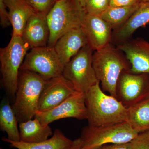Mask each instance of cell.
<instances>
[{
  "label": "cell",
  "instance_id": "cell-6",
  "mask_svg": "<svg viewBox=\"0 0 149 149\" xmlns=\"http://www.w3.org/2000/svg\"><path fill=\"white\" fill-rule=\"evenodd\" d=\"M127 122L106 126L83 128L81 139L83 149H95L106 144L130 143L139 135Z\"/></svg>",
  "mask_w": 149,
  "mask_h": 149
},
{
  "label": "cell",
  "instance_id": "cell-8",
  "mask_svg": "<svg viewBox=\"0 0 149 149\" xmlns=\"http://www.w3.org/2000/svg\"><path fill=\"white\" fill-rule=\"evenodd\" d=\"M63 68L54 47L47 45L31 49L20 70L36 72L47 80L62 74Z\"/></svg>",
  "mask_w": 149,
  "mask_h": 149
},
{
  "label": "cell",
  "instance_id": "cell-13",
  "mask_svg": "<svg viewBox=\"0 0 149 149\" xmlns=\"http://www.w3.org/2000/svg\"><path fill=\"white\" fill-rule=\"evenodd\" d=\"M122 51L130 62V71L149 74V42L139 37L116 46Z\"/></svg>",
  "mask_w": 149,
  "mask_h": 149
},
{
  "label": "cell",
  "instance_id": "cell-21",
  "mask_svg": "<svg viewBox=\"0 0 149 149\" xmlns=\"http://www.w3.org/2000/svg\"><path fill=\"white\" fill-rule=\"evenodd\" d=\"M138 133L149 130V98L127 108L126 121Z\"/></svg>",
  "mask_w": 149,
  "mask_h": 149
},
{
  "label": "cell",
  "instance_id": "cell-26",
  "mask_svg": "<svg viewBox=\"0 0 149 149\" xmlns=\"http://www.w3.org/2000/svg\"><path fill=\"white\" fill-rule=\"evenodd\" d=\"M6 6L4 0H0V18L2 27L5 28L10 25L9 17L8 12L7 10Z\"/></svg>",
  "mask_w": 149,
  "mask_h": 149
},
{
  "label": "cell",
  "instance_id": "cell-9",
  "mask_svg": "<svg viewBox=\"0 0 149 149\" xmlns=\"http://www.w3.org/2000/svg\"><path fill=\"white\" fill-rule=\"evenodd\" d=\"M149 98V74L130 70L120 74L116 86V98L128 108Z\"/></svg>",
  "mask_w": 149,
  "mask_h": 149
},
{
  "label": "cell",
  "instance_id": "cell-22",
  "mask_svg": "<svg viewBox=\"0 0 149 149\" xmlns=\"http://www.w3.org/2000/svg\"><path fill=\"white\" fill-rule=\"evenodd\" d=\"M140 4L127 7H109L100 16L109 24L113 31L125 23L139 8Z\"/></svg>",
  "mask_w": 149,
  "mask_h": 149
},
{
  "label": "cell",
  "instance_id": "cell-19",
  "mask_svg": "<svg viewBox=\"0 0 149 149\" xmlns=\"http://www.w3.org/2000/svg\"><path fill=\"white\" fill-rule=\"evenodd\" d=\"M19 128L20 141L24 143H36L45 141L54 133L49 125H43L35 118L19 123Z\"/></svg>",
  "mask_w": 149,
  "mask_h": 149
},
{
  "label": "cell",
  "instance_id": "cell-30",
  "mask_svg": "<svg viewBox=\"0 0 149 149\" xmlns=\"http://www.w3.org/2000/svg\"><path fill=\"white\" fill-rule=\"evenodd\" d=\"M79 2H80L81 4L83 6V7L84 8V6H85V0H78Z\"/></svg>",
  "mask_w": 149,
  "mask_h": 149
},
{
  "label": "cell",
  "instance_id": "cell-24",
  "mask_svg": "<svg viewBox=\"0 0 149 149\" xmlns=\"http://www.w3.org/2000/svg\"><path fill=\"white\" fill-rule=\"evenodd\" d=\"M35 13L47 15L56 1V0H25Z\"/></svg>",
  "mask_w": 149,
  "mask_h": 149
},
{
  "label": "cell",
  "instance_id": "cell-32",
  "mask_svg": "<svg viewBox=\"0 0 149 149\" xmlns=\"http://www.w3.org/2000/svg\"><path fill=\"white\" fill-rule=\"evenodd\" d=\"M1 149H2V148H1Z\"/></svg>",
  "mask_w": 149,
  "mask_h": 149
},
{
  "label": "cell",
  "instance_id": "cell-4",
  "mask_svg": "<svg viewBox=\"0 0 149 149\" xmlns=\"http://www.w3.org/2000/svg\"><path fill=\"white\" fill-rule=\"evenodd\" d=\"M86 11L78 0H58L47 16L50 31L48 45L54 47L68 31L82 27Z\"/></svg>",
  "mask_w": 149,
  "mask_h": 149
},
{
  "label": "cell",
  "instance_id": "cell-23",
  "mask_svg": "<svg viewBox=\"0 0 149 149\" xmlns=\"http://www.w3.org/2000/svg\"><path fill=\"white\" fill-rule=\"evenodd\" d=\"M110 7V0H85L86 13L100 15Z\"/></svg>",
  "mask_w": 149,
  "mask_h": 149
},
{
  "label": "cell",
  "instance_id": "cell-17",
  "mask_svg": "<svg viewBox=\"0 0 149 149\" xmlns=\"http://www.w3.org/2000/svg\"><path fill=\"white\" fill-rule=\"evenodd\" d=\"M8 10L12 35L22 37L29 19L35 13L25 0H4Z\"/></svg>",
  "mask_w": 149,
  "mask_h": 149
},
{
  "label": "cell",
  "instance_id": "cell-15",
  "mask_svg": "<svg viewBox=\"0 0 149 149\" xmlns=\"http://www.w3.org/2000/svg\"><path fill=\"white\" fill-rule=\"evenodd\" d=\"M49 36L47 15L35 13L27 22L22 37L32 49L47 46Z\"/></svg>",
  "mask_w": 149,
  "mask_h": 149
},
{
  "label": "cell",
  "instance_id": "cell-16",
  "mask_svg": "<svg viewBox=\"0 0 149 149\" xmlns=\"http://www.w3.org/2000/svg\"><path fill=\"white\" fill-rule=\"evenodd\" d=\"M149 23V2H142L139 8L127 21L113 31L111 43L120 45L131 39L137 29Z\"/></svg>",
  "mask_w": 149,
  "mask_h": 149
},
{
  "label": "cell",
  "instance_id": "cell-28",
  "mask_svg": "<svg viewBox=\"0 0 149 149\" xmlns=\"http://www.w3.org/2000/svg\"><path fill=\"white\" fill-rule=\"evenodd\" d=\"M131 142L124 144H109L103 145L95 149H132Z\"/></svg>",
  "mask_w": 149,
  "mask_h": 149
},
{
  "label": "cell",
  "instance_id": "cell-14",
  "mask_svg": "<svg viewBox=\"0 0 149 149\" xmlns=\"http://www.w3.org/2000/svg\"><path fill=\"white\" fill-rule=\"evenodd\" d=\"M88 45V40L82 27L73 29L63 35L54 48L63 68L79 51Z\"/></svg>",
  "mask_w": 149,
  "mask_h": 149
},
{
  "label": "cell",
  "instance_id": "cell-5",
  "mask_svg": "<svg viewBox=\"0 0 149 149\" xmlns=\"http://www.w3.org/2000/svg\"><path fill=\"white\" fill-rule=\"evenodd\" d=\"M29 49L22 37L12 35L7 46L0 49L2 84L12 98L15 97L19 70Z\"/></svg>",
  "mask_w": 149,
  "mask_h": 149
},
{
  "label": "cell",
  "instance_id": "cell-20",
  "mask_svg": "<svg viewBox=\"0 0 149 149\" xmlns=\"http://www.w3.org/2000/svg\"><path fill=\"white\" fill-rule=\"evenodd\" d=\"M17 117L8 99L4 98L0 106V129L7 134V139L13 141H20Z\"/></svg>",
  "mask_w": 149,
  "mask_h": 149
},
{
  "label": "cell",
  "instance_id": "cell-31",
  "mask_svg": "<svg viewBox=\"0 0 149 149\" xmlns=\"http://www.w3.org/2000/svg\"><path fill=\"white\" fill-rule=\"evenodd\" d=\"M142 1L146 2H149V0H142Z\"/></svg>",
  "mask_w": 149,
  "mask_h": 149
},
{
  "label": "cell",
  "instance_id": "cell-11",
  "mask_svg": "<svg viewBox=\"0 0 149 149\" xmlns=\"http://www.w3.org/2000/svg\"><path fill=\"white\" fill-rule=\"evenodd\" d=\"M77 92L63 74L47 80L40 95L38 111L52 109Z\"/></svg>",
  "mask_w": 149,
  "mask_h": 149
},
{
  "label": "cell",
  "instance_id": "cell-1",
  "mask_svg": "<svg viewBox=\"0 0 149 149\" xmlns=\"http://www.w3.org/2000/svg\"><path fill=\"white\" fill-rule=\"evenodd\" d=\"M85 102L89 126H106L127 121V108L116 98L106 94L100 81L85 93Z\"/></svg>",
  "mask_w": 149,
  "mask_h": 149
},
{
  "label": "cell",
  "instance_id": "cell-7",
  "mask_svg": "<svg viewBox=\"0 0 149 149\" xmlns=\"http://www.w3.org/2000/svg\"><path fill=\"white\" fill-rule=\"evenodd\" d=\"M93 52L89 45H87L63 68V75L79 93H86L99 82L93 65Z\"/></svg>",
  "mask_w": 149,
  "mask_h": 149
},
{
  "label": "cell",
  "instance_id": "cell-3",
  "mask_svg": "<svg viewBox=\"0 0 149 149\" xmlns=\"http://www.w3.org/2000/svg\"><path fill=\"white\" fill-rule=\"evenodd\" d=\"M46 81L36 72L19 70L14 102L12 106L19 124L35 118Z\"/></svg>",
  "mask_w": 149,
  "mask_h": 149
},
{
  "label": "cell",
  "instance_id": "cell-10",
  "mask_svg": "<svg viewBox=\"0 0 149 149\" xmlns=\"http://www.w3.org/2000/svg\"><path fill=\"white\" fill-rule=\"evenodd\" d=\"M35 118L44 125L67 118L87 119L85 93L77 92L52 109L44 112L37 111Z\"/></svg>",
  "mask_w": 149,
  "mask_h": 149
},
{
  "label": "cell",
  "instance_id": "cell-25",
  "mask_svg": "<svg viewBox=\"0 0 149 149\" xmlns=\"http://www.w3.org/2000/svg\"><path fill=\"white\" fill-rule=\"evenodd\" d=\"M130 142L132 149H149V130L139 133Z\"/></svg>",
  "mask_w": 149,
  "mask_h": 149
},
{
  "label": "cell",
  "instance_id": "cell-18",
  "mask_svg": "<svg viewBox=\"0 0 149 149\" xmlns=\"http://www.w3.org/2000/svg\"><path fill=\"white\" fill-rule=\"evenodd\" d=\"M2 140L17 149H69L73 143V141L66 137L58 129L55 130L51 138L38 143L16 142L10 141L6 138H3Z\"/></svg>",
  "mask_w": 149,
  "mask_h": 149
},
{
  "label": "cell",
  "instance_id": "cell-27",
  "mask_svg": "<svg viewBox=\"0 0 149 149\" xmlns=\"http://www.w3.org/2000/svg\"><path fill=\"white\" fill-rule=\"evenodd\" d=\"M142 0H110V7H127L139 4Z\"/></svg>",
  "mask_w": 149,
  "mask_h": 149
},
{
  "label": "cell",
  "instance_id": "cell-12",
  "mask_svg": "<svg viewBox=\"0 0 149 149\" xmlns=\"http://www.w3.org/2000/svg\"><path fill=\"white\" fill-rule=\"evenodd\" d=\"M82 27L88 45L94 52L101 49L111 43L113 29L100 15L86 13Z\"/></svg>",
  "mask_w": 149,
  "mask_h": 149
},
{
  "label": "cell",
  "instance_id": "cell-33",
  "mask_svg": "<svg viewBox=\"0 0 149 149\" xmlns=\"http://www.w3.org/2000/svg\"><path fill=\"white\" fill-rule=\"evenodd\" d=\"M56 1H58V0H56Z\"/></svg>",
  "mask_w": 149,
  "mask_h": 149
},
{
  "label": "cell",
  "instance_id": "cell-29",
  "mask_svg": "<svg viewBox=\"0 0 149 149\" xmlns=\"http://www.w3.org/2000/svg\"><path fill=\"white\" fill-rule=\"evenodd\" d=\"M69 149H83L82 141L80 138H78L73 141L72 146Z\"/></svg>",
  "mask_w": 149,
  "mask_h": 149
},
{
  "label": "cell",
  "instance_id": "cell-2",
  "mask_svg": "<svg viewBox=\"0 0 149 149\" xmlns=\"http://www.w3.org/2000/svg\"><path fill=\"white\" fill-rule=\"evenodd\" d=\"M93 65L102 89L116 98V86L120 74L131 65L122 51L112 43L95 51Z\"/></svg>",
  "mask_w": 149,
  "mask_h": 149
}]
</instances>
